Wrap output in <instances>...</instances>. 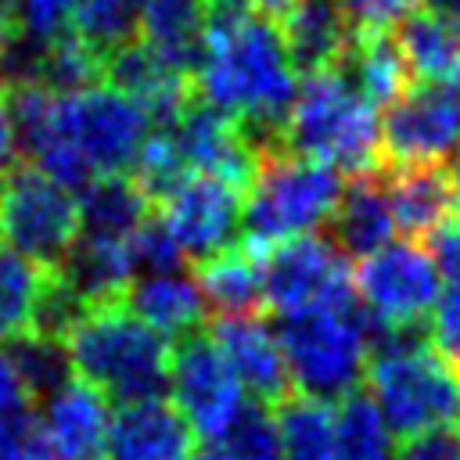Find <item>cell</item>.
<instances>
[{"label": "cell", "mask_w": 460, "mask_h": 460, "mask_svg": "<svg viewBox=\"0 0 460 460\" xmlns=\"http://www.w3.org/2000/svg\"><path fill=\"white\" fill-rule=\"evenodd\" d=\"M385 460H388V456H385Z\"/></svg>", "instance_id": "ee69618b"}, {"label": "cell", "mask_w": 460, "mask_h": 460, "mask_svg": "<svg viewBox=\"0 0 460 460\" xmlns=\"http://www.w3.org/2000/svg\"><path fill=\"white\" fill-rule=\"evenodd\" d=\"M0 241H4V230H0Z\"/></svg>", "instance_id": "7bdbcfd3"}, {"label": "cell", "mask_w": 460, "mask_h": 460, "mask_svg": "<svg viewBox=\"0 0 460 460\" xmlns=\"http://www.w3.org/2000/svg\"><path fill=\"white\" fill-rule=\"evenodd\" d=\"M370 399L385 417L388 435L410 442L460 420V377L420 338L381 334L367 363Z\"/></svg>", "instance_id": "5b68a950"}, {"label": "cell", "mask_w": 460, "mask_h": 460, "mask_svg": "<svg viewBox=\"0 0 460 460\" xmlns=\"http://www.w3.org/2000/svg\"><path fill=\"white\" fill-rule=\"evenodd\" d=\"M438 270L417 241H388L352 270V295L377 334L413 331L438 302Z\"/></svg>", "instance_id": "ba28073f"}, {"label": "cell", "mask_w": 460, "mask_h": 460, "mask_svg": "<svg viewBox=\"0 0 460 460\" xmlns=\"http://www.w3.org/2000/svg\"><path fill=\"white\" fill-rule=\"evenodd\" d=\"M205 36V0H144L137 43L194 83Z\"/></svg>", "instance_id": "ffe728a7"}, {"label": "cell", "mask_w": 460, "mask_h": 460, "mask_svg": "<svg viewBox=\"0 0 460 460\" xmlns=\"http://www.w3.org/2000/svg\"><path fill=\"white\" fill-rule=\"evenodd\" d=\"M4 72H7V54L0 50V83H4Z\"/></svg>", "instance_id": "b9f144b4"}, {"label": "cell", "mask_w": 460, "mask_h": 460, "mask_svg": "<svg viewBox=\"0 0 460 460\" xmlns=\"http://www.w3.org/2000/svg\"><path fill=\"white\" fill-rule=\"evenodd\" d=\"M241 198L244 190L226 180L187 172L155 205H158V223L169 230L183 259L201 262L230 248L234 230L241 226Z\"/></svg>", "instance_id": "7c38bea8"}, {"label": "cell", "mask_w": 460, "mask_h": 460, "mask_svg": "<svg viewBox=\"0 0 460 460\" xmlns=\"http://www.w3.org/2000/svg\"><path fill=\"white\" fill-rule=\"evenodd\" d=\"M341 187L345 183L334 165L291 155L277 140L262 144L259 165L241 198V244L262 255L284 241L313 234L331 223Z\"/></svg>", "instance_id": "277c9868"}, {"label": "cell", "mask_w": 460, "mask_h": 460, "mask_svg": "<svg viewBox=\"0 0 460 460\" xmlns=\"http://www.w3.org/2000/svg\"><path fill=\"white\" fill-rule=\"evenodd\" d=\"M165 129H169L176 155H180L187 172L216 176V180H226L241 190L252 183L262 140L252 129H244L237 119L216 111L201 97H190L183 104V111Z\"/></svg>", "instance_id": "4fadbf2b"}, {"label": "cell", "mask_w": 460, "mask_h": 460, "mask_svg": "<svg viewBox=\"0 0 460 460\" xmlns=\"http://www.w3.org/2000/svg\"><path fill=\"white\" fill-rule=\"evenodd\" d=\"M331 226H334V244L345 255H359V259L392 241L395 216H392V205L385 194L381 169L359 172L349 180V187H341Z\"/></svg>", "instance_id": "44dd1931"}, {"label": "cell", "mask_w": 460, "mask_h": 460, "mask_svg": "<svg viewBox=\"0 0 460 460\" xmlns=\"http://www.w3.org/2000/svg\"><path fill=\"white\" fill-rule=\"evenodd\" d=\"M108 456L111 460H190L194 435L176 413V406L165 402L162 395L122 402L119 413H111Z\"/></svg>", "instance_id": "2e32d148"}, {"label": "cell", "mask_w": 460, "mask_h": 460, "mask_svg": "<svg viewBox=\"0 0 460 460\" xmlns=\"http://www.w3.org/2000/svg\"><path fill=\"white\" fill-rule=\"evenodd\" d=\"M277 25L284 32L291 65L302 75L338 68L356 36L338 0H291Z\"/></svg>", "instance_id": "ac0fdd59"}, {"label": "cell", "mask_w": 460, "mask_h": 460, "mask_svg": "<svg viewBox=\"0 0 460 460\" xmlns=\"http://www.w3.org/2000/svg\"><path fill=\"white\" fill-rule=\"evenodd\" d=\"M352 32H392L402 25L424 0H338Z\"/></svg>", "instance_id": "d6a6232c"}, {"label": "cell", "mask_w": 460, "mask_h": 460, "mask_svg": "<svg viewBox=\"0 0 460 460\" xmlns=\"http://www.w3.org/2000/svg\"><path fill=\"white\" fill-rule=\"evenodd\" d=\"M79 0H14V29L25 50H40L72 32Z\"/></svg>", "instance_id": "4dcf8cb0"}, {"label": "cell", "mask_w": 460, "mask_h": 460, "mask_svg": "<svg viewBox=\"0 0 460 460\" xmlns=\"http://www.w3.org/2000/svg\"><path fill=\"white\" fill-rule=\"evenodd\" d=\"M14 162H18V137H14L11 119H7V111H4V104H0V183H4V176L14 169Z\"/></svg>", "instance_id": "74e56055"}, {"label": "cell", "mask_w": 460, "mask_h": 460, "mask_svg": "<svg viewBox=\"0 0 460 460\" xmlns=\"http://www.w3.org/2000/svg\"><path fill=\"white\" fill-rule=\"evenodd\" d=\"M295 90L298 72L277 18L255 11L248 0H205L194 97L270 144L284 126Z\"/></svg>", "instance_id": "6da1fadb"}, {"label": "cell", "mask_w": 460, "mask_h": 460, "mask_svg": "<svg viewBox=\"0 0 460 460\" xmlns=\"http://www.w3.org/2000/svg\"><path fill=\"white\" fill-rule=\"evenodd\" d=\"M79 201V234L90 237H133L151 216L147 194L133 176H97L83 187Z\"/></svg>", "instance_id": "cb8c5ba5"}, {"label": "cell", "mask_w": 460, "mask_h": 460, "mask_svg": "<svg viewBox=\"0 0 460 460\" xmlns=\"http://www.w3.org/2000/svg\"><path fill=\"white\" fill-rule=\"evenodd\" d=\"M29 406V392H25V381L11 359V352L0 345V413H11V410H25Z\"/></svg>", "instance_id": "8d00e7d4"}, {"label": "cell", "mask_w": 460, "mask_h": 460, "mask_svg": "<svg viewBox=\"0 0 460 460\" xmlns=\"http://www.w3.org/2000/svg\"><path fill=\"white\" fill-rule=\"evenodd\" d=\"M40 428L47 435L54 460H104L111 410L93 385L72 374L61 388H54L43 399Z\"/></svg>", "instance_id": "9a60e30c"}, {"label": "cell", "mask_w": 460, "mask_h": 460, "mask_svg": "<svg viewBox=\"0 0 460 460\" xmlns=\"http://www.w3.org/2000/svg\"><path fill=\"white\" fill-rule=\"evenodd\" d=\"M460 144V86L417 83L406 86L381 122L385 165H442Z\"/></svg>", "instance_id": "8fae6325"}, {"label": "cell", "mask_w": 460, "mask_h": 460, "mask_svg": "<svg viewBox=\"0 0 460 460\" xmlns=\"http://www.w3.org/2000/svg\"><path fill=\"white\" fill-rule=\"evenodd\" d=\"M144 0H79L72 32L104 61L137 40V22H140Z\"/></svg>", "instance_id": "f1b7e54d"}, {"label": "cell", "mask_w": 460, "mask_h": 460, "mask_svg": "<svg viewBox=\"0 0 460 460\" xmlns=\"http://www.w3.org/2000/svg\"><path fill=\"white\" fill-rule=\"evenodd\" d=\"M208 338L234 370V377L241 381V388H248L262 406L277 410L288 395H295L280 341L266 327V320H259V313L216 316Z\"/></svg>", "instance_id": "5bb4252c"}, {"label": "cell", "mask_w": 460, "mask_h": 460, "mask_svg": "<svg viewBox=\"0 0 460 460\" xmlns=\"http://www.w3.org/2000/svg\"><path fill=\"white\" fill-rule=\"evenodd\" d=\"M377 169L395 216V230H402L406 241L428 237L460 205L446 165H385L381 162Z\"/></svg>", "instance_id": "e0dca14e"}, {"label": "cell", "mask_w": 460, "mask_h": 460, "mask_svg": "<svg viewBox=\"0 0 460 460\" xmlns=\"http://www.w3.org/2000/svg\"><path fill=\"white\" fill-rule=\"evenodd\" d=\"M61 345L72 374L93 385L104 399H158L169 385L172 345L137 320L122 298L79 309L61 331Z\"/></svg>", "instance_id": "7a4b0ae2"}, {"label": "cell", "mask_w": 460, "mask_h": 460, "mask_svg": "<svg viewBox=\"0 0 460 460\" xmlns=\"http://www.w3.org/2000/svg\"><path fill=\"white\" fill-rule=\"evenodd\" d=\"M190 460H252V456H244V453H237V449H230L223 442H205L201 449H194Z\"/></svg>", "instance_id": "f35d334b"}, {"label": "cell", "mask_w": 460, "mask_h": 460, "mask_svg": "<svg viewBox=\"0 0 460 460\" xmlns=\"http://www.w3.org/2000/svg\"><path fill=\"white\" fill-rule=\"evenodd\" d=\"M277 144L291 155L334 165L338 172H370L381 165L377 108L352 86L345 65L313 72L295 90Z\"/></svg>", "instance_id": "3957f363"}, {"label": "cell", "mask_w": 460, "mask_h": 460, "mask_svg": "<svg viewBox=\"0 0 460 460\" xmlns=\"http://www.w3.org/2000/svg\"><path fill=\"white\" fill-rule=\"evenodd\" d=\"M14 32V0H0V43Z\"/></svg>", "instance_id": "ab89813d"}, {"label": "cell", "mask_w": 460, "mask_h": 460, "mask_svg": "<svg viewBox=\"0 0 460 460\" xmlns=\"http://www.w3.org/2000/svg\"><path fill=\"white\" fill-rule=\"evenodd\" d=\"M431 349L460 377V288H453L431 309Z\"/></svg>", "instance_id": "836d02e7"}, {"label": "cell", "mask_w": 460, "mask_h": 460, "mask_svg": "<svg viewBox=\"0 0 460 460\" xmlns=\"http://www.w3.org/2000/svg\"><path fill=\"white\" fill-rule=\"evenodd\" d=\"M0 460H54L40 417L29 406L0 413Z\"/></svg>", "instance_id": "1f68e13d"}, {"label": "cell", "mask_w": 460, "mask_h": 460, "mask_svg": "<svg viewBox=\"0 0 460 460\" xmlns=\"http://www.w3.org/2000/svg\"><path fill=\"white\" fill-rule=\"evenodd\" d=\"M50 284V270L18 252H0V341L36 331V316Z\"/></svg>", "instance_id": "4316f807"}, {"label": "cell", "mask_w": 460, "mask_h": 460, "mask_svg": "<svg viewBox=\"0 0 460 460\" xmlns=\"http://www.w3.org/2000/svg\"><path fill=\"white\" fill-rule=\"evenodd\" d=\"M22 381H25V392L29 399H47L54 388H61L68 377H72V367H68V352L61 345V338H50V334H22L7 345Z\"/></svg>", "instance_id": "f546056e"}, {"label": "cell", "mask_w": 460, "mask_h": 460, "mask_svg": "<svg viewBox=\"0 0 460 460\" xmlns=\"http://www.w3.org/2000/svg\"><path fill=\"white\" fill-rule=\"evenodd\" d=\"M122 302L133 309L137 320H144L155 334H162L165 341L169 338H187L201 327L205 320V298H201V288L194 277L172 270V273H144L137 277Z\"/></svg>", "instance_id": "d6986e66"}, {"label": "cell", "mask_w": 460, "mask_h": 460, "mask_svg": "<svg viewBox=\"0 0 460 460\" xmlns=\"http://www.w3.org/2000/svg\"><path fill=\"white\" fill-rule=\"evenodd\" d=\"M198 266V288L216 316L255 313L262 305V255L248 244H230Z\"/></svg>", "instance_id": "7402d4cb"}, {"label": "cell", "mask_w": 460, "mask_h": 460, "mask_svg": "<svg viewBox=\"0 0 460 460\" xmlns=\"http://www.w3.org/2000/svg\"><path fill=\"white\" fill-rule=\"evenodd\" d=\"M334 435H338V460H385L392 449V435L385 428L381 410L359 388L338 399Z\"/></svg>", "instance_id": "83f0119b"}, {"label": "cell", "mask_w": 460, "mask_h": 460, "mask_svg": "<svg viewBox=\"0 0 460 460\" xmlns=\"http://www.w3.org/2000/svg\"><path fill=\"white\" fill-rule=\"evenodd\" d=\"M262 302L280 316L352 305V270L345 266V252L327 237H295L270 255H262Z\"/></svg>", "instance_id": "9c48e42d"}, {"label": "cell", "mask_w": 460, "mask_h": 460, "mask_svg": "<svg viewBox=\"0 0 460 460\" xmlns=\"http://www.w3.org/2000/svg\"><path fill=\"white\" fill-rule=\"evenodd\" d=\"M453 187H456V201H460V144H456V162H453Z\"/></svg>", "instance_id": "60d3db41"}, {"label": "cell", "mask_w": 460, "mask_h": 460, "mask_svg": "<svg viewBox=\"0 0 460 460\" xmlns=\"http://www.w3.org/2000/svg\"><path fill=\"white\" fill-rule=\"evenodd\" d=\"M280 460H338L334 406L313 395H288L273 410Z\"/></svg>", "instance_id": "484cf974"}, {"label": "cell", "mask_w": 460, "mask_h": 460, "mask_svg": "<svg viewBox=\"0 0 460 460\" xmlns=\"http://www.w3.org/2000/svg\"><path fill=\"white\" fill-rule=\"evenodd\" d=\"M370 320L363 323L352 305H327L280 316V352L291 385L313 399H345L367 377L370 363Z\"/></svg>", "instance_id": "8992f818"}, {"label": "cell", "mask_w": 460, "mask_h": 460, "mask_svg": "<svg viewBox=\"0 0 460 460\" xmlns=\"http://www.w3.org/2000/svg\"><path fill=\"white\" fill-rule=\"evenodd\" d=\"M341 65H345L352 86L374 108H388L410 86V65L399 50L395 29L392 32H356Z\"/></svg>", "instance_id": "d4e9b609"}, {"label": "cell", "mask_w": 460, "mask_h": 460, "mask_svg": "<svg viewBox=\"0 0 460 460\" xmlns=\"http://www.w3.org/2000/svg\"><path fill=\"white\" fill-rule=\"evenodd\" d=\"M428 255L438 270V277H446L453 288H460V208L438 223L431 234H428Z\"/></svg>", "instance_id": "e575fe53"}, {"label": "cell", "mask_w": 460, "mask_h": 460, "mask_svg": "<svg viewBox=\"0 0 460 460\" xmlns=\"http://www.w3.org/2000/svg\"><path fill=\"white\" fill-rule=\"evenodd\" d=\"M0 230L11 252L43 270H58L79 241V201L32 165H14L0 187Z\"/></svg>", "instance_id": "52a82bcc"}, {"label": "cell", "mask_w": 460, "mask_h": 460, "mask_svg": "<svg viewBox=\"0 0 460 460\" xmlns=\"http://www.w3.org/2000/svg\"><path fill=\"white\" fill-rule=\"evenodd\" d=\"M172 406L201 442H219L244 410V388L208 334H187L169 356Z\"/></svg>", "instance_id": "30bf717a"}, {"label": "cell", "mask_w": 460, "mask_h": 460, "mask_svg": "<svg viewBox=\"0 0 460 460\" xmlns=\"http://www.w3.org/2000/svg\"><path fill=\"white\" fill-rule=\"evenodd\" d=\"M395 40L410 65V75H420L424 83L460 86V18L424 7L399 25Z\"/></svg>", "instance_id": "603a6c76"}, {"label": "cell", "mask_w": 460, "mask_h": 460, "mask_svg": "<svg viewBox=\"0 0 460 460\" xmlns=\"http://www.w3.org/2000/svg\"><path fill=\"white\" fill-rule=\"evenodd\" d=\"M402 460H460V428H438L402 442Z\"/></svg>", "instance_id": "d590c367"}]
</instances>
